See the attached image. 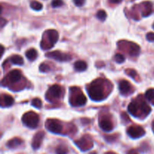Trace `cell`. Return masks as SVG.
<instances>
[{
    "label": "cell",
    "instance_id": "obj_1",
    "mask_svg": "<svg viewBox=\"0 0 154 154\" xmlns=\"http://www.w3.org/2000/svg\"><path fill=\"white\" fill-rule=\"evenodd\" d=\"M87 92L92 100L100 101L105 98V82L102 79H97L87 87Z\"/></svg>",
    "mask_w": 154,
    "mask_h": 154
},
{
    "label": "cell",
    "instance_id": "obj_2",
    "mask_svg": "<svg viewBox=\"0 0 154 154\" xmlns=\"http://www.w3.org/2000/svg\"><path fill=\"white\" fill-rule=\"evenodd\" d=\"M128 110L135 117H145L151 111V109L144 100L139 97L129 104Z\"/></svg>",
    "mask_w": 154,
    "mask_h": 154
},
{
    "label": "cell",
    "instance_id": "obj_3",
    "mask_svg": "<svg viewBox=\"0 0 154 154\" xmlns=\"http://www.w3.org/2000/svg\"><path fill=\"white\" fill-rule=\"evenodd\" d=\"M59 38V34L54 30H49L44 34V38L42 40L41 46L43 49H48L53 46Z\"/></svg>",
    "mask_w": 154,
    "mask_h": 154
},
{
    "label": "cell",
    "instance_id": "obj_4",
    "mask_svg": "<svg viewBox=\"0 0 154 154\" xmlns=\"http://www.w3.org/2000/svg\"><path fill=\"white\" fill-rule=\"evenodd\" d=\"M87 103L85 95L82 93L80 89L71 88L70 89V104L73 107L83 106Z\"/></svg>",
    "mask_w": 154,
    "mask_h": 154
},
{
    "label": "cell",
    "instance_id": "obj_5",
    "mask_svg": "<svg viewBox=\"0 0 154 154\" xmlns=\"http://www.w3.org/2000/svg\"><path fill=\"white\" fill-rule=\"evenodd\" d=\"M22 122L27 127L30 129H35L39 123V116L35 112H28L23 116Z\"/></svg>",
    "mask_w": 154,
    "mask_h": 154
},
{
    "label": "cell",
    "instance_id": "obj_6",
    "mask_svg": "<svg viewBox=\"0 0 154 154\" xmlns=\"http://www.w3.org/2000/svg\"><path fill=\"white\" fill-rule=\"evenodd\" d=\"M22 78V73L19 69H14L8 73V75L2 80V85H8L15 84L17 82L20 81Z\"/></svg>",
    "mask_w": 154,
    "mask_h": 154
},
{
    "label": "cell",
    "instance_id": "obj_7",
    "mask_svg": "<svg viewBox=\"0 0 154 154\" xmlns=\"http://www.w3.org/2000/svg\"><path fill=\"white\" fill-rule=\"evenodd\" d=\"M62 94H63V89L59 85H53L50 87V89H48L46 98L52 101L53 100L59 99L62 96Z\"/></svg>",
    "mask_w": 154,
    "mask_h": 154
},
{
    "label": "cell",
    "instance_id": "obj_8",
    "mask_svg": "<svg viewBox=\"0 0 154 154\" xmlns=\"http://www.w3.org/2000/svg\"><path fill=\"white\" fill-rule=\"evenodd\" d=\"M45 125L47 129L51 132L59 134L63 131V125L57 120H48L46 121Z\"/></svg>",
    "mask_w": 154,
    "mask_h": 154
},
{
    "label": "cell",
    "instance_id": "obj_9",
    "mask_svg": "<svg viewBox=\"0 0 154 154\" xmlns=\"http://www.w3.org/2000/svg\"><path fill=\"white\" fill-rule=\"evenodd\" d=\"M46 57H48L50 58H53V59H55L57 61H69L71 60L70 54H65V53H63V52H59V51H55V52H50L48 54H46Z\"/></svg>",
    "mask_w": 154,
    "mask_h": 154
},
{
    "label": "cell",
    "instance_id": "obj_10",
    "mask_svg": "<svg viewBox=\"0 0 154 154\" xmlns=\"http://www.w3.org/2000/svg\"><path fill=\"white\" fill-rule=\"evenodd\" d=\"M127 134L132 138H138L142 137L145 134V131L141 126L139 125H132L128 128Z\"/></svg>",
    "mask_w": 154,
    "mask_h": 154
},
{
    "label": "cell",
    "instance_id": "obj_11",
    "mask_svg": "<svg viewBox=\"0 0 154 154\" xmlns=\"http://www.w3.org/2000/svg\"><path fill=\"white\" fill-rule=\"evenodd\" d=\"M77 146L79 147L81 150H87L88 149L91 148L93 146V142H92L91 138L89 136H84L80 138V140L75 141Z\"/></svg>",
    "mask_w": 154,
    "mask_h": 154
},
{
    "label": "cell",
    "instance_id": "obj_12",
    "mask_svg": "<svg viewBox=\"0 0 154 154\" xmlns=\"http://www.w3.org/2000/svg\"><path fill=\"white\" fill-rule=\"evenodd\" d=\"M99 126L102 130L105 131H111L113 128H114L112 121L107 116H104L102 118H100V120H99Z\"/></svg>",
    "mask_w": 154,
    "mask_h": 154
},
{
    "label": "cell",
    "instance_id": "obj_13",
    "mask_svg": "<svg viewBox=\"0 0 154 154\" xmlns=\"http://www.w3.org/2000/svg\"><path fill=\"white\" fill-rule=\"evenodd\" d=\"M44 132L42 131H38V133H36L35 135L34 138L33 139V142H32V146H33V148L35 150H37L40 147L41 144H42V141L44 138Z\"/></svg>",
    "mask_w": 154,
    "mask_h": 154
},
{
    "label": "cell",
    "instance_id": "obj_14",
    "mask_svg": "<svg viewBox=\"0 0 154 154\" xmlns=\"http://www.w3.org/2000/svg\"><path fill=\"white\" fill-rule=\"evenodd\" d=\"M119 90L122 94H128L131 92L132 85L129 82L126 80H122L119 84Z\"/></svg>",
    "mask_w": 154,
    "mask_h": 154
},
{
    "label": "cell",
    "instance_id": "obj_15",
    "mask_svg": "<svg viewBox=\"0 0 154 154\" xmlns=\"http://www.w3.org/2000/svg\"><path fill=\"white\" fill-rule=\"evenodd\" d=\"M14 98L12 96H10L9 94H3L2 95L1 98V106L3 107H8L12 106V104H14Z\"/></svg>",
    "mask_w": 154,
    "mask_h": 154
},
{
    "label": "cell",
    "instance_id": "obj_16",
    "mask_svg": "<svg viewBox=\"0 0 154 154\" xmlns=\"http://www.w3.org/2000/svg\"><path fill=\"white\" fill-rule=\"evenodd\" d=\"M143 6H144V8L142 11L143 17H147V16L150 15L153 12L152 3L150 2H146L144 3H143Z\"/></svg>",
    "mask_w": 154,
    "mask_h": 154
},
{
    "label": "cell",
    "instance_id": "obj_17",
    "mask_svg": "<svg viewBox=\"0 0 154 154\" xmlns=\"http://www.w3.org/2000/svg\"><path fill=\"white\" fill-rule=\"evenodd\" d=\"M22 143H23V141H22L20 138H15L10 140V141L7 143V146L9 147V148H16V147L20 146V144H22Z\"/></svg>",
    "mask_w": 154,
    "mask_h": 154
},
{
    "label": "cell",
    "instance_id": "obj_18",
    "mask_svg": "<svg viewBox=\"0 0 154 154\" xmlns=\"http://www.w3.org/2000/svg\"><path fill=\"white\" fill-rule=\"evenodd\" d=\"M74 69H76L77 71H84L85 69H87V64L85 61H83V60H78L74 63Z\"/></svg>",
    "mask_w": 154,
    "mask_h": 154
},
{
    "label": "cell",
    "instance_id": "obj_19",
    "mask_svg": "<svg viewBox=\"0 0 154 154\" xmlns=\"http://www.w3.org/2000/svg\"><path fill=\"white\" fill-rule=\"evenodd\" d=\"M11 62H12L13 64H17V65H23V58L20 55H14L11 58Z\"/></svg>",
    "mask_w": 154,
    "mask_h": 154
},
{
    "label": "cell",
    "instance_id": "obj_20",
    "mask_svg": "<svg viewBox=\"0 0 154 154\" xmlns=\"http://www.w3.org/2000/svg\"><path fill=\"white\" fill-rule=\"evenodd\" d=\"M26 56L29 60H34L37 57V52L34 48H31L26 52Z\"/></svg>",
    "mask_w": 154,
    "mask_h": 154
},
{
    "label": "cell",
    "instance_id": "obj_21",
    "mask_svg": "<svg viewBox=\"0 0 154 154\" xmlns=\"http://www.w3.org/2000/svg\"><path fill=\"white\" fill-rule=\"evenodd\" d=\"M146 98L154 105V89H150L145 93Z\"/></svg>",
    "mask_w": 154,
    "mask_h": 154
},
{
    "label": "cell",
    "instance_id": "obj_22",
    "mask_svg": "<svg viewBox=\"0 0 154 154\" xmlns=\"http://www.w3.org/2000/svg\"><path fill=\"white\" fill-rule=\"evenodd\" d=\"M30 6L31 8L35 10V11H40V10L42 9L43 6L41 4L40 2H37V1H33V2L30 3Z\"/></svg>",
    "mask_w": 154,
    "mask_h": 154
},
{
    "label": "cell",
    "instance_id": "obj_23",
    "mask_svg": "<svg viewBox=\"0 0 154 154\" xmlns=\"http://www.w3.org/2000/svg\"><path fill=\"white\" fill-rule=\"evenodd\" d=\"M56 153H57V154H66L68 153V150H67V148L65 146L59 145L56 149Z\"/></svg>",
    "mask_w": 154,
    "mask_h": 154
},
{
    "label": "cell",
    "instance_id": "obj_24",
    "mask_svg": "<svg viewBox=\"0 0 154 154\" xmlns=\"http://www.w3.org/2000/svg\"><path fill=\"white\" fill-rule=\"evenodd\" d=\"M96 17L98 19L101 20V21H105L107 17V14L104 10H100L96 14Z\"/></svg>",
    "mask_w": 154,
    "mask_h": 154
},
{
    "label": "cell",
    "instance_id": "obj_25",
    "mask_svg": "<svg viewBox=\"0 0 154 154\" xmlns=\"http://www.w3.org/2000/svg\"><path fill=\"white\" fill-rule=\"evenodd\" d=\"M114 60L118 64H122L125 61V57L121 54H116L114 56Z\"/></svg>",
    "mask_w": 154,
    "mask_h": 154
},
{
    "label": "cell",
    "instance_id": "obj_26",
    "mask_svg": "<svg viewBox=\"0 0 154 154\" xmlns=\"http://www.w3.org/2000/svg\"><path fill=\"white\" fill-rule=\"evenodd\" d=\"M39 69H40L41 72H43V73H46V72H48L50 70V67L48 64H45V63H43L40 65L39 67Z\"/></svg>",
    "mask_w": 154,
    "mask_h": 154
},
{
    "label": "cell",
    "instance_id": "obj_27",
    "mask_svg": "<svg viewBox=\"0 0 154 154\" xmlns=\"http://www.w3.org/2000/svg\"><path fill=\"white\" fill-rule=\"evenodd\" d=\"M126 73L128 76H129L130 77L133 78V79H135V78L138 76L137 73H136V71H135V69H126Z\"/></svg>",
    "mask_w": 154,
    "mask_h": 154
},
{
    "label": "cell",
    "instance_id": "obj_28",
    "mask_svg": "<svg viewBox=\"0 0 154 154\" xmlns=\"http://www.w3.org/2000/svg\"><path fill=\"white\" fill-rule=\"evenodd\" d=\"M32 105L34 106L35 107L41 108V107H42V100L39 98H34L33 100V101H32Z\"/></svg>",
    "mask_w": 154,
    "mask_h": 154
},
{
    "label": "cell",
    "instance_id": "obj_29",
    "mask_svg": "<svg viewBox=\"0 0 154 154\" xmlns=\"http://www.w3.org/2000/svg\"><path fill=\"white\" fill-rule=\"evenodd\" d=\"M51 5L53 8H58L63 5V0H53L51 2Z\"/></svg>",
    "mask_w": 154,
    "mask_h": 154
},
{
    "label": "cell",
    "instance_id": "obj_30",
    "mask_svg": "<svg viewBox=\"0 0 154 154\" xmlns=\"http://www.w3.org/2000/svg\"><path fill=\"white\" fill-rule=\"evenodd\" d=\"M147 39L150 42H153L154 41V33H148L146 36Z\"/></svg>",
    "mask_w": 154,
    "mask_h": 154
},
{
    "label": "cell",
    "instance_id": "obj_31",
    "mask_svg": "<svg viewBox=\"0 0 154 154\" xmlns=\"http://www.w3.org/2000/svg\"><path fill=\"white\" fill-rule=\"evenodd\" d=\"M73 2H74V5L76 6H82L84 5V2H85V0H73Z\"/></svg>",
    "mask_w": 154,
    "mask_h": 154
},
{
    "label": "cell",
    "instance_id": "obj_32",
    "mask_svg": "<svg viewBox=\"0 0 154 154\" xmlns=\"http://www.w3.org/2000/svg\"><path fill=\"white\" fill-rule=\"evenodd\" d=\"M109 1H110V2H111V3L117 4V3H119V2H121L122 0H109Z\"/></svg>",
    "mask_w": 154,
    "mask_h": 154
},
{
    "label": "cell",
    "instance_id": "obj_33",
    "mask_svg": "<svg viewBox=\"0 0 154 154\" xmlns=\"http://www.w3.org/2000/svg\"><path fill=\"white\" fill-rule=\"evenodd\" d=\"M6 22H7L6 21H5V20L3 19V18H2V24H1V27H3V26H4L5 24L6 23Z\"/></svg>",
    "mask_w": 154,
    "mask_h": 154
},
{
    "label": "cell",
    "instance_id": "obj_34",
    "mask_svg": "<svg viewBox=\"0 0 154 154\" xmlns=\"http://www.w3.org/2000/svg\"><path fill=\"white\" fill-rule=\"evenodd\" d=\"M128 154H138V153L135 152V150H131V151H129V152L128 153Z\"/></svg>",
    "mask_w": 154,
    "mask_h": 154
},
{
    "label": "cell",
    "instance_id": "obj_35",
    "mask_svg": "<svg viewBox=\"0 0 154 154\" xmlns=\"http://www.w3.org/2000/svg\"><path fill=\"white\" fill-rule=\"evenodd\" d=\"M3 52H4V47L1 45V55L3 54Z\"/></svg>",
    "mask_w": 154,
    "mask_h": 154
},
{
    "label": "cell",
    "instance_id": "obj_36",
    "mask_svg": "<svg viewBox=\"0 0 154 154\" xmlns=\"http://www.w3.org/2000/svg\"><path fill=\"white\" fill-rule=\"evenodd\" d=\"M152 129H153V132H154V121L153 122V123H152Z\"/></svg>",
    "mask_w": 154,
    "mask_h": 154
},
{
    "label": "cell",
    "instance_id": "obj_37",
    "mask_svg": "<svg viewBox=\"0 0 154 154\" xmlns=\"http://www.w3.org/2000/svg\"><path fill=\"white\" fill-rule=\"evenodd\" d=\"M106 154H114V153H108Z\"/></svg>",
    "mask_w": 154,
    "mask_h": 154
},
{
    "label": "cell",
    "instance_id": "obj_38",
    "mask_svg": "<svg viewBox=\"0 0 154 154\" xmlns=\"http://www.w3.org/2000/svg\"><path fill=\"white\" fill-rule=\"evenodd\" d=\"M153 29H154V23H153Z\"/></svg>",
    "mask_w": 154,
    "mask_h": 154
}]
</instances>
